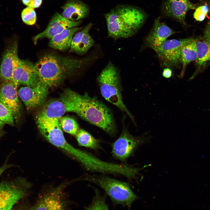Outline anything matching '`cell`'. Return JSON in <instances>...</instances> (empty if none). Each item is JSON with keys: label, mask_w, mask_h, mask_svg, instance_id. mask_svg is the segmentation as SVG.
Returning <instances> with one entry per match:
<instances>
[{"label": "cell", "mask_w": 210, "mask_h": 210, "mask_svg": "<svg viewBox=\"0 0 210 210\" xmlns=\"http://www.w3.org/2000/svg\"><path fill=\"white\" fill-rule=\"evenodd\" d=\"M81 29L82 27H76L64 30L51 39L49 46L62 51H66L70 48L74 35Z\"/></svg>", "instance_id": "cell-20"}, {"label": "cell", "mask_w": 210, "mask_h": 210, "mask_svg": "<svg viewBox=\"0 0 210 210\" xmlns=\"http://www.w3.org/2000/svg\"><path fill=\"white\" fill-rule=\"evenodd\" d=\"M40 80L34 64L29 61L20 60L13 71L11 80L17 88L20 84L33 86Z\"/></svg>", "instance_id": "cell-12"}, {"label": "cell", "mask_w": 210, "mask_h": 210, "mask_svg": "<svg viewBox=\"0 0 210 210\" xmlns=\"http://www.w3.org/2000/svg\"><path fill=\"white\" fill-rule=\"evenodd\" d=\"M6 159L5 163L0 167V177L3 173L7 169L14 165L8 163V159Z\"/></svg>", "instance_id": "cell-32"}, {"label": "cell", "mask_w": 210, "mask_h": 210, "mask_svg": "<svg viewBox=\"0 0 210 210\" xmlns=\"http://www.w3.org/2000/svg\"><path fill=\"white\" fill-rule=\"evenodd\" d=\"M94 189V195L91 203L84 207L85 210H109L106 202V195H102L97 189Z\"/></svg>", "instance_id": "cell-25"}, {"label": "cell", "mask_w": 210, "mask_h": 210, "mask_svg": "<svg viewBox=\"0 0 210 210\" xmlns=\"http://www.w3.org/2000/svg\"><path fill=\"white\" fill-rule=\"evenodd\" d=\"M142 137H134L124 127L119 137L112 145V153L117 159L125 161L143 142Z\"/></svg>", "instance_id": "cell-10"}, {"label": "cell", "mask_w": 210, "mask_h": 210, "mask_svg": "<svg viewBox=\"0 0 210 210\" xmlns=\"http://www.w3.org/2000/svg\"><path fill=\"white\" fill-rule=\"evenodd\" d=\"M21 15L22 20L25 24L32 25L35 23L36 15L34 8L27 7L22 10Z\"/></svg>", "instance_id": "cell-27"}, {"label": "cell", "mask_w": 210, "mask_h": 210, "mask_svg": "<svg viewBox=\"0 0 210 210\" xmlns=\"http://www.w3.org/2000/svg\"><path fill=\"white\" fill-rule=\"evenodd\" d=\"M97 81L103 97L125 112L135 124L133 117L122 99L120 73L116 66L109 61L98 75Z\"/></svg>", "instance_id": "cell-4"}, {"label": "cell", "mask_w": 210, "mask_h": 210, "mask_svg": "<svg viewBox=\"0 0 210 210\" xmlns=\"http://www.w3.org/2000/svg\"><path fill=\"white\" fill-rule=\"evenodd\" d=\"M60 118H37V123L40 132L49 142L71 155L75 147L68 143L60 128Z\"/></svg>", "instance_id": "cell-6"}, {"label": "cell", "mask_w": 210, "mask_h": 210, "mask_svg": "<svg viewBox=\"0 0 210 210\" xmlns=\"http://www.w3.org/2000/svg\"><path fill=\"white\" fill-rule=\"evenodd\" d=\"M76 139L80 146L93 149H97L100 147L98 140L83 129L79 130L76 135Z\"/></svg>", "instance_id": "cell-24"}, {"label": "cell", "mask_w": 210, "mask_h": 210, "mask_svg": "<svg viewBox=\"0 0 210 210\" xmlns=\"http://www.w3.org/2000/svg\"><path fill=\"white\" fill-rule=\"evenodd\" d=\"M48 92V87L40 80L34 86L22 87L18 94L27 109H33L41 105Z\"/></svg>", "instance_id": "cell-11"}, {"label": "cell", "mask_w": 210, "mask_h": 210, "mask_svg": "<svg viewBox=\"0 0 210 210\" xmlns=\"http://www.w3.org/2000/svg\"><path fill=\"white\" fill-rule=\"evenodd\" d=\"M96 58L91 55L76 58L52 53L40 57L34 64L40 80L48 87L56 86L67 76L87 66Z\"/></svg>", "instance_id": "cell-2"}, {"label": "cell", "mask_w": 210, "mask_h": 210, "mask_svg": "<svg viewBox=\"0 0 210 210\" xmlns=\"http://www.w3.org/2000/svg\"><path fill=\"white\" fill-rule=\"evenodd\" d=\"M60 125L65 132L73 135H76L79 130L76 121L68 116L61 117L60 119Z\"/></svg>", "instance_id": "cell-26"}, {"label": "cell", "mask_w": 210, "mask_h": 210, "mask_svg": "<svg viewBox=\"0 0 210 210\" xmlns=\"http://www.w3.org/2000/svg\"><path fill=\"white\" fill-rule=\"evenodd\" d=\"M192 39L188 38L166 40L155 51L163 66L169 68L178 67L181 63L182 47Z\"/></svg>", "instance_id": "cell-8"}, {"label": "cell", "mask_w": 210, "mask_h": 210, "mask_svg": "<svg viewBox=\"0 0 210 210\" xmlns=\"http://www.w3.org/2000/svg\"><path fill=\"white\" fill-rule=\"evenodd\" d=\"M209 12L210 13V9ZM204 37L205 40L210 43V19L205 29Z\"/></svg>", "instance_id": "cell-31"}, {"label": "cell", "mask_w": 210, "mask_h": 210, "mask_svg": "<svg viewBox=\"0 0 210 210\" xmlns=\"http://www.w3.org/2000/svg\"><path fill=\"white\" fill-rule=\"evenodd\" d=\"M66 112L63 103L60 100L51 101L41 109L37 118H60Z\"/></svg>", "instance_id": "cell-22"}, {"label": "cell", "mask_w": 210, "mask_h": 210, "mask_svg": "<svg viewBox=\"0 0 210 210\" xmlns=\"http://www.w3.org/2000/svg\"><path fill=\"white\" fill-rule=\"evenodd\" d=\"M64 187L61 185L41 195L30 210H68Z\"/></svg>", "instance_id": "cell-9"}, {"label": "cell", "mask_w": 210, "mask_h": 210, "mask_svg": "<svg viewBox=\"0 0 210 210\" xmlns=\"http://www.w3.org/2000/svg\"><path fill=\"white\" fill-rule=\"evenodd\" d=\"M14 118L9 109L0 101V120L11 126L14 125Z\"/></svg>", "instance_id": "cell-28"}, {"label": "cell", "mask_w": 210, "mask_h": 210, "mask_svg": "<svg viewBox=\"0 0 210 210\" xmlns=\"http://www.w3.org/2000/svg\"><path fill=\"white\" fill-rule=\"evenodd\" d=\"M196 47L197 57L196 60L197 69L189 79H193L201 69L210 62V43L206 40L197 41Z\"/></svg>", "instance_id": "cell-21"}, {"label": "cell", "mask_w": 210, "mask_h": 210, "mask_svg": "<svg viewBox=\"0 0 210 210\" xmlns=\"http://www.w3.org/2000/svg\"><path fill=\"white\" fill-rule=\"evenodd\" d=\"M3 82L0 85V101L9 109L17 121L20 115V105L17 88L11 80Z\"/></svg>", "instance_id": "cell-16"}, {"label": "cell", "mask_w": 210, "mask_h": 210, "mask_svg": "<svg viewBox=\"0 0 210 210\" xmlns=\"http://www.w3.org/2000/svg\"><path fill=\"white\" fill-rule=\"evenodd\" d=\"M66 112H74L88 123L97 127L111 135L116 132L113 116L105 104L87 93L80 95L70 90L61 96Z\"/></svg>", "instance_id": "cell-1"}, {"label": "cell", "mask_w": 210, "mask_h": 210, "mask_svg": "<svg viewBox=\"0 0 210 210\" xmlns=\"http://www.w3.org/2000/svg\"><path fill=\"white\" fill-rule=\"evenodd\" d=\"M196 8L190 0H164L161 7L162 15L172 18L185 25V17L187 11Z\"/></svg>", "instance_id": "cell-13"}, {"label": "cell", "mask_w": 210, "mask_h": 210, "mask_svg": "<svg viewBox=\"0 0 210 210\" xmlns=\"http://www.w3.org/2000/svg\"><path fill=\"white\" fill-rule=\"evenodd\" d=\"M22 1L23 4L27 7L35 8L41 6L42 0H22Z\"/></svg>", "instance_id": "cell-30"}, {"label": "cell", "mask_w": 210, "mask_h": 210, "mask_svg": "<svg viewBox=\"0 0 210 210\" xmlns=\"http://www.w3.org/2000/svg\"></svg>", "instance_id": "cell-37"}, {"label": "cell", "mask_w": 210, "mask_h": 210, "mask_svg": "<svg viewBox=\"0 0 210 210\" xmlns=\"http://www.w3.org/2000/svg\"><path fill=\"white\" fill-rule=\"evenodd\" d=\"M82 21L81 20L77 21L68 20L56 12L52 17L46 29L33 38L34 43L36 44L39 39L43 38L51 39L66 29L77 27L81 24Z\"/></svg>", "instance_id": "cell-14"}, {"label": "cell", "mask_w": 210, "mask_h": 210, "mask_svg": "<svg viewBox=\"0 0 210 210\" xmlns=\"http://www.w3.org/2000/svg\"><path fill=\"white\" fill-rule=\"evenodd\" d=\"M62 15L66 19L77 21L87 17L90 9L88 5L80 0H69L62 7Z\"/></svg>", "instance_id": "cell-19"}, {"label": "cell", "mask_w": 210, "mask_h": 210, "mask_svg": "<svg viewBox=\"0 0 210 210\" xmlns=\"http://www.w3.org/2000/svg\"><path fill=\"white\" fill-rule=\"evenodd\" d=\"M172 73V71L170 69L166 68L164 69L162 74L164 77L168 78L171 77Z\"/></svg>", "instance_id": "cell-33"}, {"label": "cell", "mask_w": 210, "mask_h": 210, "mask_svg": "<svg viewBox=\"0 0 210 210\" xmlns=\"http://www.w3.org/2000/svg\"><path fill=\"white\" fill-rule=\"evenodd\" d=\"M18 44L13 43L6 50L0 65V77L3 81L11 80L13 71L20 62Z\"/></svg>", "instance_id": "cell-17"}, {"label": "cell", "mask_w": 210, "mask_h": 210, "mask_svg": "<svg viewBox=\"0 0 210 210\" xmlns=\"http://www.w3.org/2000/svg\"><path fill=\"white\" fill-rule=\"evenodd\" d=\"M28 184L23 178L5 180L0 183V210H11L26 194Z\"/></svg>", "instance_id": "cell-7"}, {"label": "cell", "mask_w": 210, "mask_h": 210, "mask_svg": "<svg viewBox=\"0 0 210 210\" xmlns=\"http://www.w3.org/2000/svg\"><path fill=\"white\" fill-rule=\"evenodd\" d=\"M210 8L206 5L201 6L196 8L193 13L194 18L197 21H202L205 18Z\"/></svg>", "instance_id": "cell-29"}, {"label": "cell", "mask_w": 210, "mask_h": 210, "mask_svg": "<svg viewBox=\"0 0 210 210\" xmlns=\"http://www.w3.org/2000/svg\"><path fill=\"white\" fill-rule=\"evenodd\" d=\"M5 123L0 120V130L2 129Z\"/></svg>", "instance_id": "cell-34"}, {"label": "cell", "mask_w": 210, "mask_h": 210, "mask_svg": "<svg viewBox=\"0 0 210 210\" xmlns=\"http://www.w3.org/2000/svg\"><path fill=\"white\" fill-rule=\"evenodd\" d=\"M104 16L108 36L116 40L134 35L144 22L147 15L137 7L119 5L105 13Z\"/></svg>", "instance_id": "cell-3"}, {"label": "cell", "mask_w": 210, "mask_h": 210, "mask_svg": "<svg viewBox=\"0 0 210 210\" xmlns=\"http://www.w3.org/2000/svg\"><path fill=\"white\" fill-rule=\"evenodd\" d=\"M15 210H27V209L23 208H20Z\"/></svg>", "instance_id": "cell-35"}, {"label": "cell", "mask_w": 210, "mask_h": 210, "mask_svg": "<svg viewBox=\"0 0 210 210\" xmlns=\"http://www.w3.org/2000/svg\"><path fill=\"white\" fill-rule=\"evenodd\" d=\"M85 180L94 183L102 188L109 197L114 205L119 204L129 208L138 198L128 183L106 175H86Z\"/></svg>", "instance_id": "cell-5"}, {"label": "cell", "mask_w": 210, "mask_h": 210, "mask_svg": "<svg viewBox=\"0 0 210 210\" xmlns=\"http://www.w3.org/2000/svg\"><path fill=\"white\" fill-rule=\"evenodd\" d=\"M196 40L193 39L182 47L181 54L182 69L179 77L181 78L183 77L187 65L191 62L196 60Z\"/></svg>", "instance_id": "cell-23"}, {"label": "cell", "mask_w": 210, "mask_h": 210, "mask_svg": "<svg viewBox=\"0 0 210 210\" xmlns=\"http://www.w3.org/2000/svg\"><path fill=\"white\" fill-rule=\"evenodd\" d=\"M4 133L2 131H0V138L3 136Z\"/></svg>", "instance_id": "cell-36"}, {"label": "cell", "mask_w": 210, "mask_h": 210, "mask_svg": "<svg viewBox=\"0 0 210 210\" xmlns=\"http://www.w3.org/2000/svg\"><path fill=\"white\" fill-rule=\"evenodd\" d=\"M93 24L90 23L74 35L70 51L80 55L86 53L93 46L94 41L89 34Z\"/></svg>", "instance_id": "cell-18"}, {"label": "cell", "mask_w": 210, "mask_h": 210, "mask_svg": "<svg viewBox=\"0 0 210 210\" xmlns=\"http://www.w3.org/2000/svg\"><path fill=\"white\" fill-rule=\"evenodd\" d=\"M175 32L160 21V17L155 20L150 32L144 41L145 47L153 50L155 51Z\"/></svg>", "instance_id": "cell-15"}]
</instances>
